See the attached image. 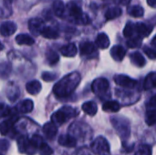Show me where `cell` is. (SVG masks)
Here are the masks:
<instances>
[{
    "label": "cell",
    "mask_w": 156,
    "mask_h": 155,
    "mask_svg": "<svg viewBox=\"0 0 156 155\" xmlns=\"http://www.w3.org/2000/svg\"><path fill=\"white\" fill-rule=\"evenodd\" d=\"M114 81L117 85L122 87V88H127V89H134L137 86V81L126 75H116L114 77Z\"/></svg>",
    "instance_id": "cell-9"
},
{
    "label": "cell",
    "mask_w": 156,
    "mask_h": 155,
    "mask_svg": "<svg viewBox=\"0 0 156 155\" xmlns=\"http://www.w3.org/2000/svg\"><path fill=\"white\" fill-rule=\"evenodd\" d=\"M30 141L32 143V144L37 148L38 149L40 147V145L44 143V140L41 136L37 135V134H34L31 138H30Z\"/></svg>",
    "instance_id": "cell-38"
},
{
    "label": "cell",
    "mask_w": 156,
    "mask_h": 155,
    "mask_svg": "<svg viewBox=\"0 0 156 155\" xmlns=\"http://www.w3.org/2000/svg\"><path fill=\"white\" fill-rule=\"evenodd\" d=\"M112 124L116 130L117 133L122 139H128L131 134V127L129 122L122 117H112L111 119Z\"/></svg>",
    "instance_id": "cell-4"
},
{
    "label": "cell",
    "mask_w": 156,
    "mask_h": 155,
    "mask_svg": "<svg viewBox=\"0 0 156 155\" xmlns=\"http://www.w3.org/2000/svg\"><path fill=\"white\" fill-rule=\"evenodd\" d=\"M46 58H47V61L49 65H55L59 60L58 54L57 52H55L54 50H48L46 53Z\"/></svg>",
    "instance_id": "cell-32"
},
{
    "label": "cell",
    "mask_w": 156,
    "mask_h": 155,
    "mask_svg": "<svg viewBox=\"0 0 156 155\" xmlns=\"http://www.w3.org/2000/svg\"><path fill=\"white\" fill-rule=\"evenodd\" d=\"M41 36L48 39H56L58 37V32L51 26H45L41 31Z\"/></svg>",
    "instance_id": "cell-28"
},
{
    "label": "cell",
    "mask_w": 156,
    "mask_h": 155,
    "mask_svg": "<svg viewBox=\"0 0 156 155\" xmlns=\"http://www.w3.org/2000/svg\"><path fill=\"white\" fill-rule=\"evenodd\" d=\"M80 51L81 56H89L96 51L95 45L90 41H83L80 45Z\"/></svg>",
    "instance_id": "cell-17"
},
{
    "label": "cell",
    "mask_w": 156,
    "mask_h": 155,
    "mask_svg": "<svg viewBox=\"0 0 156 155\" xmlns=\"http://www.w3.org/2000/svg\"><path fill=\"white\" fill-rule=\"evenodd\" d=\"M42 79L45 80V81H52V80H55L57 79V75L55 73H50V72H44L42 74Z\"/></svg>",
    "instance_id": "cell-41"
},
{
    "label": "cell",
    "mask_w": 156,
    "mask_h": 155,
    "mask_svg": "<svg viewBox=\"0 0 156 155\" xmlns=\"http://www.w3.org/2000/svg\"><path fill=\"white\" fill-rule=\"evenodd\" d=\"M148 109H156V95L152 97L147 103Z\"/></svg>",
    "instance_id": "cell-43"
},
{
    "label": "cell",
    "mask_w": 156,
    "mask_h": 155,
    "mask_svg": "<svg viewBox=\"0 0 156 155\" xmlns=\"http://www.w3.org/2000/svg\"><path fill=\"white\" fill-rule=\"evenodd\" d=\"M18 89L14 86L13 88H8V91H7V97L11 101L16 100L18 98Z\"/></svg>",
    "instance_id": "cell-37"
},
{
    "label": "cell",
    "mask_w": 156,
    "mask_h": 155,
    "mask_svg": "<svg viewBox=\"0 0 156 155\" xmlns=\"http://www.w3.org/2000/svg\"><path fill=\"white\" fill-rule=\"evenodd\" d=\"M102 109L106 112H117L120 111L121 105L116 100H109L102 105Z\"/></svg>",
    "instance_id": "cell-24"
},
{
    "label": "cell",
    "mask_w": 156,
    "mask_h": 155,
    "mask_svg": "<svg viewBox=\"0 0 156 155\" xmlns=\"http://www.w3.org/2000/svg\"><path fill=\"white\" fill-rule=\"evenodd\" d=\"M130 58H131L132 62H133L134 65H136L137 67H140V68L144 67V66L145 65V63H146L145 58H144V56H143L140 52H138V51L133 52V53L130 55Z\"/></svg>",
    "instance_id": "cell-25"
},
{
    "label": "cell",
    "mask_w": 156,
    "mask_h": 155,
    "mask_svg": "<svg viewBox=\"0 0 156 155\" xmlns=\"http://www.w3.org/2000/svg\"><path fill=\"white\" fill-rule=\"evenodd\" d=\"M135 155H152V148L147 144H141Z\"/></svg>",
    "instance_id": "cell-35"
},
{
    "label": "cell",
    "mask_w": 156,
    "mask_h": 155,
    "mask_svg": "<svg viewBox=\"0 0 156 155\" xmlns=\"http://www.w3.org/2000/svg\"><path fill=\"white\" fill-rule=\"evenodd\" d=\"M16 23L12 21H5L2 23L1 27H0V32L3 37H9L12 36L16 31Z\"/></svg>",
    "instance_id": "cell-12"
},
{
    "label": "cell",
    "mask_w": 156,
    "mask_h": 155,
    "mask_svg": "<svg viewBox=\"0 0 156 155\" xmlns=\"http://www.w3.org/2000/svg\"><path fill=\"white\" fill-rule=\"evenodd\" d=\"M122 11L120 7L118 6H113L109 8L106 12H105V17L107 20H112L115 19L117 17H119L122 15Z\"/></svg>",
    "instance_id": "cell-27"
},
{
    "label": "cell",
    "mask_w": 156,
    "mask_h": 155,
    "mask_svg": "<svg viewBox=\"0 0 156 155\" xmlns=\"http://www.w3.org/2000/svg\"><path fill=\"white\" fill-rule=\"evenodd\" d=\"M43 133L45 135V137L49 140V141H52L55 139L57 133H58V129H57V125L53 122H47L44 126H43Z\"/></svg>",
    "instance_id": "cell-11"
},
{
    "label": "cell",
    "mask_w": 156,
    "mask_h": 155,
    "mask_svg": "<svg viewBox=\"0 0 156 155\" xmlns=\"http://www.w3.org/2000/svg\"><path fill=\"white\" fill-rule=\"evenodd\" d=\"M144 53L148 56V58H156V48H152L149 47H144Z\"/></svg>",
    "instance_id": "cell-40"
},
{
    "label": "cell",
    "mask_w": 156,
    "mask_h": 155,
    "mask_svg": "<svg viewBox=\"0 0 156 155\" xmlns=\"http://www.w3.org/2000/svg\"><path fill=\"white\" fill-rule=\"evenodd\" d=\"M16 42L18 45L31 46L35 43V39L27 34H20L16 37Z\"/></svg>",
    "instance_id": "cell-21"
},
{
    "label": "cell",
    "mask_w": 156,
    "mask_h": 155,
    "mask_svg": "<svg viewBox=\"0 0 156 155\" xmlns=\"http://www.w3.org/2000/svg\"><path fill=\"white\" fill-rule=\"evenodd\" d=\"M52 7H53V11H54V13L56 14L57 16L61 17L64 15V13H65V5H64L63 2L61 0H54Z\"/></svg>",
    "instance_id": "cell-29"
},
{
    "label": "cell",
    "mask_w": 156,
    "mask_h": 155,
    "mask_svg": "<svg viewBox=\"0 0 156 155\" xmlns=\"http://www.w3.org/2000/svg\"><path fill=\"white\" fill-rule=\"evenodd\" d=\"M109 88H110L109 81L104 78L96 79L92 82V85H91V89H92L93 93L96 94L97 96H100V97L105 95L108 92Z\"/></svg>",
    "instance_id": "cell-8"
},
{
    "label": "cell",
    "mask_w": 156,
    "mask_h": 155,
    "mask_svg": "<svg viewBox=\"0 0 156 155\" xmlns=\"http://www.w3.org/2000/svg\"><path fill=\"white\" fill-rule=\"evenodd\" d=\"M130 2V0H119V3L122 4V5H127Z\"/></svg>",
    "instance_id": "cell-45"
},
{
    "label": "cell",
    "mask_w": 156,
    "mask_h": 155,
    "mask_svg": "<svg viewBox=\"0 0 156 155\" xmlns=\"http://www.w3.org/2000/svg\"><path fill=\"white\" fill-rule=\"evenodd\" d=\"M59 51L64 57L72 58V57H75L77 54V47L75 46L74 43L67 44V45L62 46L59 48Z\"/></svg>",
    "instance_id": "cell-18"
},
{
    "label": "cell",
    "mask_w": 156,
    "mask_h": 155,
    "mask_svg": "<svg viewBox=\"0 0 156 155\" xmlns=\"http://www.w3.org/2000/svg\"><path fill=\"white\" fill-rule=\"evenodd\" d=\"M67 12L69 16L77 23V24H81V25H87L90 22V19L89 18L88 16H86L82 10L81 7L79 4H77L74 1L69 2L67 5Z\"/></svg>",
    "instance_id": "cell-2"
},
{
    "label": "cell",
    "mask_w": 156,
    "mask_h": 155,
    "mask_svg": "<svg viewBox=\"0 0 156 155\" xmlns=\"http://www.w3.org/2000/svg\"><path fill=\"white\" fill-rule=\"evenodd\" d=\"M7 1H8V2H11V1H12V0H7Z\"/></svg>",
    "instance_id": "cell-47"
},
{
    "label": "cell",
    "mask_w": 156,
    "mask_h": 155,
    "mask_svg": "<svg viewBox=\"0 0 156 155\" xmlns=\"http://www.w3.org/2000/svg\"><path fill=\"white\" fill-rule=\"evenodd\" d=\"M76 115V110L69 107L65 106L62 107L60 110L54 112L51 116V122H53L56 125H62L69 119L73 118Z\"/></svg>",
    "instance_id": "cell-3"
},
{
    "label": "cell",
    "mask_w": 156,
    "mask_h": 155,
    "mask_svg": "<svg viewBox=\"0 0 156 155\" xmlns=\"http://www.w3.org/2000/svg\"><path fill=\"white\" fill-rule=\"evenodd\" d=\"M26 89H27V91L31 94V95H37L40 92L41 89H42V86H41V83L38 81V80H31V81H28L26 85Z\"/></svg>",
    "instance_id": "cell-19"
},
{
    "label": "cell",
    "mask_w": 156,
    "mask_h": 155,
    "mask_svg": "<svg viewBox=\"0 0 156 155\" xmlns=\"http://www.w3.org/2000/svg\"><path fill=\"white\" fill-rule=\"evenodd\" d=\"M135 30H136V34L139 37H148L152 33L153 27H152V26L145 24V23H136Z\"/></svg>",
    "instance_id": "cell-15"
},
{
    "label": "cell",
    "mask_w": 156,
    "mask_h": 155,
    "mask_svg": "<svg viewBox=\"0 0 156 155\" xmlns=\"http://www.w3.org/2000/svg\"><path fill=\"white\" fill-rule=\"evenodd\" d=\"M152 45H153V46H154V47L156 48V35H155V37H154V39L152 40Z\"/></svg>",
    "instance_id": "cell-46"
},
{
    "label": "cell",
    "mask_w": 156,
    "mask_h": 155,
    "mask_svg": "<svg viewBox=\"0 0 156 155\" xmlns=\"http://www.w3.org/2000/svg\"><path fill=\"white\" fill-rule=\"evenodd\" d=\"M81 77L79 72H72L61 79L53 88V92L58 98H66L71 95L80 83Z\"/></svg>",
    "instance_id": "cell-1"
},
{
    "label": "cell",
    "mask_w": 156,
    "mask_h": 155,
    "mask_svg": "<svg viewBox=\"0 0 156 155\" xmlns=\"http://www.w3.org/2000/svg\"><path fill=\"white\" fill-rule=\"evenodd\" d=\"M144 87L145 90H150L156 89V72L150 73L144 79Z\"/></svg>",
    "instance_id": "cell-26"
},
{
    "label": "cell",
    "mask_w": 156,
    "mask_h": 155,
    "mask_svg": "<svg viewBox=\"0 0 156 155\" xmlns=\"http://www.w3.org/2000/svg\"><path fill=\"white\" fill-rule=\"evenodd\" d=\"M91 151L96 155H111V149L108 141L102 137L98 136L90 144Z\"/></svg>",
    "instance_id": "cell-5"
},
{
    "label": "cell",
    "mask_w": 156,
    "mask_h": 155,
    "mask_svg": "<svg viewBox=\"0 0 156 155\" xmlns=\"http://www.w3.org/2000/svg\"><path fill=\"white\" fill-rule=\"evenodd\" d=\"M44 27H45L44 22L40 18L35 17V18H31L28 21V28L34 36L41 35V31L43 30Z\"/></svg>",
    "instance_id": "cell-10"
},
{
    "label": "cell",
    "mask_w": 156,
    "mask_h": 155,
    "mask_svg": "<svg viewBox=\"0 0 156 155\" xmlns=\"http://www.w3.org/2000/svg\"><path fill=\"white\" fill-rule=\"evenodd\" d=\"M142 38H143V37H139V36L130 37L126 44H127V46H128L129 48H139V47H141V45H142Z\"/></svg>",
    "instance_id": "cell-34"
},
{
    "label": "cell",
    "mask_w": 156,
    "mask_h": 155,
    "mask_svg": "<svg viewBox=\"0 0 156 155\" xmlns=\"http://www.w3.org/2000/svg\"><path fill=\"white\" fill-rule=\"evenodd\" d=\"M0 146H1V151H2V153H5V152H6V151L8 150L10 144H9V143H8L6 140L3 139V140H1V142H0Z\"/></svg>",
    "instance_id": "cell-42"
},
{
    "label": "cell",
    "mask_w": 156,
    "mask_h": 155,
    "mask_svg": "<svg viewBox=\"0 0 156 155\" xmlns=\"http://www.w3.org/2000/svg\"><path fill=\"white\" fill-rule=\"evenodd\" d=\"M34 103L31 100H22L16 107V111L21 113H28L33 111Z\"/></svg>",
    "instance_id": "cell-20"
},
{
    "label": "cell",
    "mask_w": 156,
    "mask_h": 155,
    "mask_svg": "<svg viewBox=\"0 0 156 155\" xmlns=\"http://www.w3.org/2000/svg\"><path fill=\"white\" fill-rule=\"evenodd\" d=\"M128 14L133 16V17H142L144 14V10L140 5H133L128 8Z\"/></svg>",
    "instance_id": "cell-31"
},
{
    "label": "cell",
    "mask_w": 156,
    "mask_h": 155,
    "mask_svg": "<svg viewBox=\"0 0 156 155\" xmlns=\"http://www.w3.org/2000/svg\"><path fill=\"white\" fill-rule=\"evenodd\" d=\"M13 111H14L11 108H9L7 106H5L4 104H2V106H1V116L2 117H10L12 115H15L13 113Z\"/></svg>",
    "instance_id": "cell-39"
},
{
    "label": "cell",
    "mask_w": 156,
    "mask_h": 155,
    "mask_svg": "<svg viewBox=\"0 0 156 155\" xmlns=\"http://www.w3.org/2000/svg\"><path fill=\"white\" fill-rule=\"evenodd\" d=\"M17 120H18V117L16 116V114H15V115L8 117L7 120L2 122V123H1V133H2V135H5L11 130H13V126Z\"/></svg>",
    "instance_id": "cell-14"
},
{
    "label": "cell",
    "mask_w": 156,
    "mask_h": 155,
    "mask_svg": "<svg viewBox=\"0 0 156 155\" xmlns=\"http://www.w3.org/2000/svg\"><path fill=\"white\" fill-rule=\"evenodd\" d=\"M96 45L101 49H105V48H109L110 39H109L108 36L105 33H100L96 37Z\"/></svg>",
    "instance_id": "cell-23"
},
{
    "label": "cell",
    "mask_w": 156,
    "mask_h": 155,
    "mask_svg": "<svg viewBox=\"0 0 156 155\" xmlns=\"http://www.w3.org/2000/svg\"><path fill=\"white\" fill-rule=\"evenodd\" d=\"M88 131H90V127L87 126L86 124L80 122H75L71 124V126L69 127V132L76 139H80V138L86 139V138H90L89 136L90 134Z\"/></svg>",
    "instance_id": "cell-6"
},
{
    "label": "cell",
    "mask_w": 156,
    "mask_h": 155,
    "mask_svg": "<svg viewBox=\"0 0 156 155\" xmlns=\"http://www.w3.org/2000/svg\"><path fill=\"white\" fill-rule=\"evenodd\" d=\"M145 122L147 125L153 126L156 123V109H148L145 114Z\"/></svg>",
    "instance_id": "cell-30"
},
{
    "label": "cell",
    "mask_w": 156,
    "mask_h": 155,
    "mask_svg": "<svg viewBox=\"0 0 156 155\" xmlns=\"http://www.w3.org/2000/svg\"><path fill=\"white\" fill-rule=\"evenodd\" d=\"M134 34H136L135 30V24H133L132 22H128L123 29V35L124 37L130 38L134 37Z\"/></svg>",
    "instance_id": "cell-33"
},
{
    "label": "cell",
    "mask_w": 156,
    "mask_h": 155,
    "mask_svg": "<svg viewBox=\"0 0 156 155\" xmlns=\"http://www.w3.org/2000/svg\"><path fill=\"white\" fill-rule=\"evenodd\" d=\"M17 147L21 153L27 155H34L37 152V148L32 144L30 139L26 136H19L17 139Z\"/></svg>",
    "instance_id": "cell-7"
},
{
    "label": "cell",
    "mask_w": 156,
    "mask_h": 155,
    "mask_svg": "<svg viewBox=\"0 0 156 155\" xmlns=\"http://www.w3.org/2000/svg\"><path fill=\"white\" fill-rule=\"evenodd\" d=\"M82 111L90 115V116H94L96 113H97V111H98V107H97V104L94 102V101H87V102H84L82 104Z\"/></svg>",
    "instance_id": "cell-22"
},
{
    "label": "cell",
    "mask_w": 156,
    "mask_h": 155,
    "mask_svg": "<svg viewBox=\"0 0 156 155\" xmlns=\"http://www.w3.org/2000/svg\"><path fill=\"white\" fill-rule=\"evenodd\" d=\"M38 153L40 155H52L53 154V150L51 149V147L48 146V144H47L44 142L40 145V147L38 148Z\"/></svg>",
    "instance_id": "cell-36"
},
{
    "label": "cell",
    "mask_w": 156,
    "mask_h": 155,
    "mask_svg": "<svg viewBox=\"0 0 156 155\" xmlns=\"http://www.w3.org/2000/svg\"><path fill=\"white\" fill-rule=\"evenodd\" d=\"M147 4L149 6L156 8V0H147Z\"/></svg>",
    "instance_id": "cell-44"
},
{
    "label": "cell",
    "mask_w": 156,
    "mask_h": 155,
    "mask_svg": "<svg viewBox=\"0 0 156 155\" xmlns=\"http://www.w3.org/2000/svg\"><path fill=\"white\" fill-rule=\"evenodd\" d=\"M58 143L67 148H73L77 145V139L71 134H61L58 137Z\"/></svg>",
    "instance_id": "cell-13"
},
{
    "label": "cell",
    "mask_w": 156,
    "mask_h": 155,
    "mask_svg": "<svg viewBox=\"0 0 156 155\" xmlns=\"http://www.w3.org/2000/svg\"><path fill=\"white\" fill-rule=\"evenodd\" d=\"M125 54H126V50L124 49L123 47L120 45L113 46L111 48V56L116 61H122L125 57Z\"/></svg>",
    "instance_id": "cell-16"
}]
</instances>
